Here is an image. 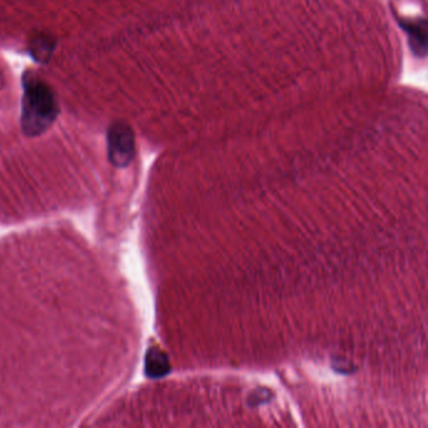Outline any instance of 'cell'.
<instances>
[{"label": "cell", "instance_id": "cell-1", "mask_svg": "<svg viewBox=\"0 0 428 428\" xmlns=\"http://www.w3.org/2000/svg\"><path fill=\"white\" fill-rule=\"evenodd\" d=\"M23 91L21 128L28 136H39L57 118V101L52 89L31 72L23 77Z\"/></svg>", "mask_w": 428, "mask_h": 428}, {"label": "cell", "instance_id": "cell-2", "mask_svg": "<svg viewBox=\"0 0 428 428\" xmlns=\"http://www.w3.org/2000/svg\"><path fill=\"white\" fill-rule=\"evenodd\" d=\"M107 150L111 163L116 168H126L135 156V136L130 126L123 122L111 125L107 133Z\"/></svg>", "mask_w": 428, "mask_h": 428}, {"label": "cell", "instance_id": "cell-3", "mask_svg": "<svg viewBox=\"0 0 428 428\" xmlns=\"http://www.w3.org/2000/svg\"><path fill=\"white\" fill-rule=\"evenodd\" d=\"M146 374L150 378H161L170 372V360L165 352L158 348H151L146 355Z\"/></svg>", "mask_w": 428, "mask_h": 428}, {"label": "cell", "instance_id": "cell-4", "mask_svg": "<svg viewBox=\"0 0 428 428\" xmlns=\"http://www.w3.org/2000/svg\"><path fill=\"white\" fill-rule=\"evenodd\" d=\"M53 48H54V44H53L52 38L39 36L31 42V54L38 61L47 62L48 58L51 57V54H52Z\"/></svg>", "mask_w": 428, "mask_h": 428}]
</instances>
